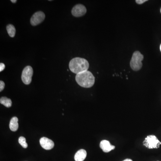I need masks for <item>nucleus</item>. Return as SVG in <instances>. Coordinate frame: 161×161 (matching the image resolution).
<instances>
[{
    "label": "nucleus",
    "instance_id": "5",
    "mask_svg": "<svg viewBox=\"0 0 161 161\" xmlns=\"http://www.w3.org/2000/svg\"><path fill=\"white\" fill-rule=\"evenodd\" d=\"M33 74V70L30 66H27L23 69L22 72V81L26 85H29L31 83L32 77Z\"/></svg>",
    "mask_w": 161,
    "mask_h": 161
},
{
    "label": "nucleus",
    "instance_id": "8",
    "mask_svg": "<svg viewBox=\"0 0 161 161\" xmlns=\"http://www.w3.org/2000/svg\"><path fill=\"white\" fill-rule=\"evenodd\" d=\"M40 144L42 147L46 150H50L54 146L53 141L47 137H43L40 139Z\"/></svg>",
    "mask_w": 161,
    "mask_h": 161
},
{
    "label": "nucleus",
    "instance_id": "11",
    "mask_svg": "<svg viewBox=\"0 0 161 161\" xmlns=\"http://www.w3.org/2000/svg\"><path fill=\"white\" fill-rule=\"evenodd\" d=\"M9 128L12 131L15 132L19 128L18 119L16 117H14L11 119L9 123Z\"/></svg>",
    "mask_w": 161,
    "mask_h": 161
},
{
    "label": "nucleus",
    "instance_id": "17",
    "mask_svg": "<svg viewBox=\"0 0 161 161\" xmlns=\"http://www.w3.org/2000/svg\"><path fill=\"white\" fill-rule=\"evenodd\" d=\"M147 1V0H136V2L138 4H142L143 3Z\"/></svg>",
    "mask_w": 161,
    "mask_h": 161
},
{
    "label": "nucleus",
    "instance_id": "15",
    "mask_svg": "<svg viewBox=\"0 0 161 161\" xmlns=\"http://www.w3.org/2000/svg\"><path fill=\"white\" fill-rule=\"evenodd\" d=\"M5 84L2 81H0V91L1 92L4 89Z\"/></svg>",
    "mask_w": 161,
    "mask_h": 161
},
{
    "label": "nucleus",
    "instance_id": "10",
    "mask_svg": "<svg viewBox=\"0 0 161 161\" xmlns=\"http://www.w3.org/2000/svg\"><path fill=\"white\" fill-rule=\"evenodd\" d=\"M87 153L86 151L83 149L78 150L75 154L74 159L75 161H83L86 158Z\"/></svg>",
    "mask_w": 161,
    "mask_h": 161
},
{
    "label": "nucleus",
    "instance_id": "18",
    "mask_svg": "<svg viewBox=\"0 0 161 161\" xmlns=\"http://www.w3.org/2000/svg\"><path fill=\"white\" fill-rule=\"evenodd\" d=\"M12 3H16V2H17V1L16 0H11V1Z\"/></svg>",
    "mask_w": 161,
    "mask_h": 161
},
{
    "label": "nucleus",
    "instance_id": "21",
    "mask_svg": "<svg viewBox=\"0 0 161 161\" xmlns=\"http://www.w3.org/2000/svg\"><path fill=\"white\" fill-rule=\"evenodd\" d=\"M160 12H161V9H160Z\"/></svg>",
    "mask_w": 161,
    "mask_h": 161
},
{
    "label": "nucleus",
    "instance_id": "3",
    "mask_svg": "<svg viewBox=\"0 0 161 161\" xmlns=\"http://www.w3.org/2000/svg\"><path fill=\"white\" fill-rule=\"evenodd\" d=\"M144 56L139 51H136L133 53L130 61V67L134 71H138L142 67V61L143 60Z\"/></svg>",
    "mask_w": 161,
    "mask_h": 161
},
{
    "label": "nucleus",
    "instance_id": "13",
    "mask_svg": "<svg viewBox=\"0 0 161 161\" xmlns=\"http://www.w3.org/2000/svg\"><path fill=\"white\" fill-rule=\"evenodd\" d=\"M0 103L7 107H10L12 105L11 100L5 97H2L1 98Z\"/></svg>",
    "mask_w": 161,
    "mask_h": 161
},
{
    "label": "nucleus",
    "instance_id": "1",
    "mask_svg": "<svg viewBox=\"0 0 161 161\" xmlns=\"http://www.w3.org/2000/svg\"><path fill=\"white\" fill-rule=\"evenodd\" d=\"M69 68L71 72L78 74L87 71L89 68V64L85 59L76 57L70 60Z\"/></svg>",
    "mask_w": 161,
    "mask_h": 161
},
{
    "label": "nucleus",
    "instance_id": "22",
    "mask_svg": "<svg viewBox=\"0 0 161 161\" xmlns=\"http://www.w3.org/2000/svg\"></svg>",
    "mask_w": 161,
    "mask_h": 161
},
{
    "label": "nucleus",
    "instance_id": "14",
    "mask_svg": "<svg viewBox=\"0 0 161 161\" xmlns=\"http://www.w3.org/2000/svg\"><path fill=\"white\" fill-rule=\"evenodd\" d=\"M19 143L21 144L23 147L25 149L27 148L28 147V144L26 142V140L25 137L23 136H20L19 139Z\"/></svg>",
    "mask_w": 161,
    "mask_h": 161
},
{
    "label": "nucleus",
    "instance_id": "6",
    "mask_svg": "<svg viewBox=\"0 0 161 161\" xmlns=\"http://www.w3.org/2000/svg\"><path fill=\"white\" fill-rule=\"evenodd\" d=\"M45 15L44 13L42 11H38L35 13L30 19V24L35 26L41 23L44 20Z\"/></svg>",
    "mask_w": 161,
    "mask_h": 161
},
{
    "label": "nucleus",
    "instance_id": "12",
    "mask_svg": "<svg viewBox=\"0 0 161 161\" xmlns=\"http://www.w3.org/2000/svg\"><path fill=\"white\" fill-rule=\"evenodd\" d=\"M6 30L9 36L13 38L15 35L16 29L14 25L9 24L6 27Z\"/></svg>",
    "mask_w": 161,
    "mask_h": 161
},
{
    "label": "nucleus",
    "instance_id": "4",
    "mask_svg": "<svg viewBox=\"0 0 161 161\" xmlns=\"http://www.w3.org/2000/svg\"><path fill=\"white\" fill-rule=\"evenodd\" d=\"M143 144L149 149H158L160 147L161 142L154 135H150L145 138Z\"/></svg>",
    "mask_w": 161,
    "mask_h": 161
},
{
    "label": "nucleus",
    "instance_id": "20",
    "mask_svg": "<svg viewBox=\"0 0 161 161\" xmlns=\"http://www.w3.org/2000/svg\"><path fill=\"white\" fill-rule=\"evenodd\" d=\"M160 51H161V45H160Z\"/></svg>",
    "mask_w": 161,
    "mask_h": 161
},
{
    "label": "nucleus",
    "instance_id": "2",
    "mask_svg": "<svg viewBox=\"0 0 161 161\" xmlns=\"http://www.w3.org/2000/svg\"><path fill=\"white\" fill-rule=\"evenodd\" d=\"M76 81L82 87L90 88L95 84V78L90 71L87 70L77 74Z\"/></svg>",
    "mask_w": 161,
    "mask_h": 161
},
{
    "label": "nucleus",
    "instance_id": "9",
    "mask_svg": "<svg viewBox=\"0 0 161 161\" xmlns=\"http://www.w3.org/2000/svg\"><path fill=\"white\" fill-rule=\"evenodd\" d=\"M100 147L105 153H108L115 148V146L111 145L108 140H103L100 143Z\"/></svg>",
    "mask_w": 161,
    "mask_h": 161
},
{
    "label": "nucleus",
    "instance_id": "7",
    "mask_svg": "<svg viewBox=\"0 0 161 161\" xmlns=\"http://www.w3.org/2000/svg\"><path fill=\"white\" fill-rule=\"evenodd\" d=\"M71 12L72 15L74 17H81L86 14V9L85 6L82 5H77L72 9Z\"/></svg>",
    "mask_w": 161,
    "mask_h": 161
},
{
    "label": "nucleus",
    "instance_id": "19",
    "mask_svg": "<svg viewBox=\"0 0 161 161\" xmlns=\"http://www.w3.org/2000/svg\"><path fill=\"white\" fill-rule=\"evenodd\" d=\"M123 161H133L131 159H126L125 160H124Z\"/></svg>",
    "mask_w": 161,
    "mask_h": 161
},
{
    "label": "nucleus",
    "instance_id": "16",
    "mask_svg": "<svg viewBox=\"0 0 161 161\" xmlns=\"http://www.w3.org/2000/svg\"><path fill=\"white\" fill-rule=\"evenodd\" d=\"M5 66L4 64L1 63L0 64V72H1L5 69Z\"/></svg>",
    "mask_w": 161,
    "mask_h": 161
}]
</instances>
